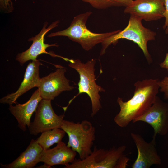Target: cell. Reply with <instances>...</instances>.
I'll list each match as a JSON object with an SVG mask.
<instances>
[{
	"label": "cell",
	"instance_id": "obj_1",
	"mask_svg": "<svg viewBox=\"0 0 168 168\" xmlns=\"http://www.w3.org/2000/svg\"><path fill=\"white\" fill-rule=\"evenodd\" d=\"M158 79L138 80L134 84L132 97L127 101L119 97L117 102L120 110L115 116V123L121 127L127 126L134 119L144 114L154 102L160 88Z\"/></svg>",
	"mask_w": 168,
	"mask_h": 168
},
{
	"label": "cell",
	"instance_id": "obj_2",
	"mask_svg": "<svg viewBox=\"0 0 168 168\" xmlns=\"http://www.w3.org/2000/svg\"><path fill=\"white\" fill-rule=\"evenodd\" d=\"M92 12L88 11L75 16L69 27L61 31L50 33L47 37L57 36L68 37L72 41L79 44L85 51L92 49L98 44L102 43L106 39L115 35L121 30L104 33L92 32L86 27V23Z\"/></svg>",
	"mask_w": 168,
	"mask_h": 168
},
{
	"label": "cell",
	"instance_id": "obj_3",
	"mask_svg": "<svg viewBox=\"0 0 168 168\" xmlns=\"http://www.w3.org/2000/svg\"><path fill=\"white\" fill-rule=\"evenodd\" d=\"M65 61L69 62L68 66L75 70L79 75L78 83V93L70 100L69 104L80 94L85 93L90 97L91 104V116L94 117L102 108L100 96L99 93L104 92L105 90L97 85L96 82L95 66L96 59H92L85 63L79 59L66 58Z\"/></svg>",
	"mask_w": 168,
	"mask_h": 168
},
{
	"label": "cell",
	"instance_id": "obj_4",
	"mask_svg": "<svg viewBox=\"0 0 168 168\" xmlns=\"http://www.w3.org/2000/svg\"><path fill=\"white\" fill-rule=\"evenodd\" d=\"M126 147L122 145L109 149L94 147L92 152L86 158L75 159L64 168H125L129 159L124 154Z\"/></svg>",
	"mask_w": 168,
	"mask_h": 168
},
{
	"label": "cell",
	"instance_id": "obj_5",
	"mask_svg": "<svg viewBox=\"0 0 168 168\" xmlns=\"http://www.w3.org/2000/svg\"><path fill=\"white\" fill-rule=\"evenodd\" d=\"M60 128L68 136L67 146L78 154L80 159H85L92 152L96 130L91 122L86 120L75 123L63 119Z\"/></svg>",
	"mask_w": 168,
	"mask_h": 168
},
{
	"label": "cell",
	"instance_id": "obj_6",
	"mask_svg": "<svg viewBox=\"0 0 168 168\" xmlns=\"http://www.w3.org/2000/svg\"><path fill=\"white\" fill-rule=\"evenodd\" d=\"M142 20L131 16L128 26L122 30L106 39L102 43L100 55H104L107 48L111 44H115L120 39H126L136 43L142 50L147 61H152L147 48L148 41L155 39L156 33L145 27Z\"/></svg>",
	"mask_w": 168,
	"mask_h": 168
},
{
	"label": "cell",
	"instance_id": "obj_7",
	"mask_svg": "<svg viewBox=\"0 0 168 168\" xmlns=\"http://www.w3.org/2000/svg\"><path fill=\"white\" fill-rule=\"evenodd\" d=\"M34 120L28 128L30 134L37 135L40 133L56 128H60L64 114L57 115L54 111L51 100L42 99L35 111Z\"/></svg>",
	"mask_w": 168,
	"mask_h": 168
},
{
	"label": "cell",
	"instance_id": "obj_8",
	"mask_svg": "<svg viewBox=\"0 0 168 168\" xmlns=\"http://www.w3.org/2000/svg\"><path fill=\"white\" fill-rule=\"evenodd\" d=\"M56 65L57 68L54 72L40 79L38 88L43 99L51 100L62 92L74 88L70 85L69 81L65 77L66 68L60 65Z\"/></svg>",
	"mask_w": 168,
	"mask_h": 168
},
{
	"label": "cell",
	"instance_id": "obj_9",
	"mask_svg": "<svg viewBox=\"0 0 168 168\" xmlns=\"http://www.w3.org/2000/svg\"><path fill=\"white\" fill-rule=\"evenodd\" d=\"M142 121L153 128L154 133L153 139L156 135H165L168 132V103L156 96L153 104L143 115L133 120V123Z\"/></svg>",
	"mask_w": 168,
	"mask_h": 168
},
{
	"label": "cell",
	"instance_id": "obj_10",
	"mask_svg": "<svg viewBox=\"0 0 168 168\" xmlns=\"http://www.w3.org/2000/svg\"><path fill=\"white\" fill-rule=\"evenodd\" d=\"M164 0H134L125 7L124 12L146 21L164 17Z\"/></svg>",
	"mask_w": 168,
	"mask_h": 168
},
{
	"label": "cell",
	"instance_id": "obj_11",
	"mask_svg": "<svg viewBox=\"0 0 168 168\" xmlns=\"http://www.w3.org/2000/svg\"><path fill=\"white\" fill-rule=\"evenodd\" d=\"M60 23L59 20L53 22L48 27V22L46 21L44 23L41 30L35 37H32L28 39L29 41H32L30 47L26 50L19 53L16 55V59L18 61L21 65L30 60H36L38 55L45 53L50 55L52 56L60 57V56L54 54L49 53L46 51L48 47L52 46L58 47L56 43L49 44L44 43L45 35L53 29L57 27Z\"/></svg>",
	"mask_w": 168,
	"mask_h": 168
},
{
	"label": "cell",
	"instance_id": "obj_12",
	"mask_svg": "<svg viewBox=\"0 0 168 168\" xmlns=\"http://www.w3.org/2000/svg\"><path fill=\"white\" fill-rule=\"evenodd\" d=\"M131 136L138 151V156L132 168H149L153 165H160L161 159L155 147V140L146 141L139 134L132 133Z\"/></svg>",
	"mask_w": 168,
	"mask_h": 168
},
{
	"label": "cell",
	"instance_id": "obj_13",
	"mask_svg": "<svg viewBox=\"0 0 168 168\" xmlns=\"http://www.w3.org/2000/svg\"><path fill=\"white\" fill-rule=\"evenodd\" d=\"M41 63L38 60L32 61L26 69L24 79L17 90L8 94L1 99V103L12 105L21 96L34 87H38L41 78L39 75V67Z\"/></svg>",
	"mask_w": 168,
	"mask_h": 168
},
{
	"label": "cell",
	"instance_id": "obj_14",
	"mask_svg": "<svg viewBox=\"0 0 168 168\" xmlns=\"http://www.w3.org/2000/svg\"><path fill=\"white\" fill-rule=\"evenodd\" d=\"M42 99L38 89L26 103L18 104L15 106L10 105L9 110L17 120L18 127L23 131H26L27 127H29L31 117Z\"/></svg>",
	"mask_w": 168,
	"mask_h": 168
},
{
	"label": "cell",
	"instance_id": "obj_15",
	"mask_svg": "<svg viewBox=\"0 0 168 168\" xmlns=\"http://www.w3.org/2000/svg\"><path fill=\"white\" fill-rule=\"evenodd\" d=\"M76 155V151L61 141L52 148L43 150L40 162L51 167L59 165L65 166L74 161Z\"/></svg>",
	"mask_w": 168,
	"mask_h": 168
},
{
	"label": "cell",
	"instance_id": "obj_16",
	"mask_svg": "<svg viewBox=\"0 0 168 168\" xmlns=\"http://www.w3.org/2000/svg\"><path fill=\"white\" fill-rule=\"evenodd\" d=\"M43 149L36 139H32L26 149L12 162L1 164L4 168H32L40 162Z\"/></svg>",
	"mask_w": 168,
	"mask_h": 168
},
{
	"label": "cell",
	"instance_id": "obj_17",
	"mask_svg": "<svg viewBox=\"0 0 168 168\" xmlns=\"http://www.w3.org/2000/svg\"><path fill=\"white\" fill-rule=\"evenodd\" d=\"M66 133L63 129L56 128L42 133L36 140L43 150H46L54 144L61 141Z\"/></svg>",
	"mask_w": 168,
	"mask_h": 168
},
{
	"label": "cell",
	"instance_id": "obj_18",
	"mask_svg": "<svg viewBox=\"0 0 168 168\" xmlns=\"http://www.w3.org/2000/svg\"><path fill=\"white\" fill-rule=\"evenodd\" d=\"M98 9H105L112 7H125L133 0H81Z\"/></svg>",
	"mask_w": 168,
	"mask_h": 168
},
{
	"label": "cell",
	"instance_id": "obj_19",
	"mask_svg": "<svg viewBox=\"0 0 168 168\" xmlns=\"http://www.w3.org/2000/svg\"><path fill=\"white\" fill-rule=\"evenodd\" d=\"M0 8L5 13H10L14 10V7L11 0H0Z\"/></svg>",
	"mask_w": 168,
	"mask_h": 168
},
{
	"label": "cell",
	"instance_id": "obj_20",
	"mask_svg": "<svg viewBox=\"0 0 168 168\" xmlns=\"http://www.w3.org/2000/svg\"><path fill=\"white\" fill-rule=\"evenodd\" d=\"M160 91L164 94L165 99L168 100V76L159 82Z\"/></svg>",
	"mask_w": 168,
	"mask_h": 168
},
{
	"label": "cell",
	"instance_id": "obj_21",
	"mask_svg": "<svg viewBox=\"0 0 168 168\" xmlns=\"http://www.w3.org/2000/svg\"><path fill=\"white\" fill-rule=\"evenodd\" d=\"M165 10L164 14L165 22L163 28L166 34H168V0H164Z\"/></svg>",
	"mask_w": 168,
	"mask_h": 168
},
{
	"label": "cell",
	"instance_id": "obj_22",
	"mask_svg": "<svg viewBox=\"0 0 168 168\" xmlns=\"http://www.w3.org/2000/svg\"><path fill=\"white\" fill-rule=\"evenodd\" d=\"M161 67L168 71V53L166 54L164 60L160 64Z\"/></svg>",
	"mask_w": 168,
	"mask_h": 168
},
{
	"label": "cell",
	"instance_id": "obj_23",
	"mask_svg": "<svg viewBox=\"0 0 168 168\" xmlns=\"http://www.w3.org/2000/svg\"><path fill=\"white\" fill-rule=\"evenodd\" d=\"M51 167L49 166V165L44 163L43 165L40 166H37L36 167V168H50Z\"/></svg>",
	"mask_w": 168,
	"mask_h": 168
}]
</instances>
